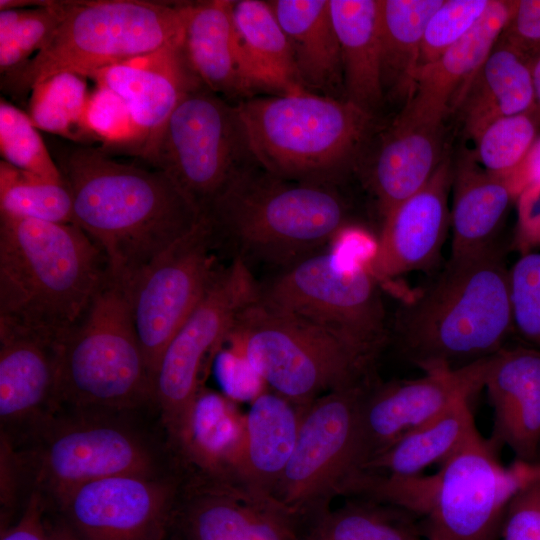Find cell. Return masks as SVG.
Returning <instances> with one entry per match:
<instances>
[{"label":"cell","mask_w":540,"mask_h":540,"mask_svg":"<svg viewBox=\"0 0 540 540\" xmlns=\"http://www.w3.org/2000/svg\"><path fill=\"white\" fill-rule=\"evenodd\" d=\"M58 167L71 192L73 224L98 246L111 280L123 288L203 218L161 170L90 147L71 150Z\"/></svg>","instance_id":"obj_1"},{"label":"cell","mask_w":540,"mask_h":540,"mask_svg":"<svg viewBox=\"0 0 540 540\" xmlns=\"http://www.w3.org/2000/svg\"><path fill=\"white\" fill-rule=\"evenodd\" d=\"M501 245L449 258L432 282L398 309L393 333L424 373L489 358L514 332L509 268Z\"/></svg>","instance_id":"obj_2"},{"label":"cell","mask_w":540,"mask_h":540,"mask_svg":"<svg viewBox=\"0 0 540 540\" xmlns=\"http://www.w3.org/2000/svg\"><path fill=\"white\" fill-rule=\"evenodd\" d=\"M109 279L75 224L0 214V324L60 340Z\"/></svg>","instance_id":"obj_3"},{"label":"cell","mask_w":540,"mask_h":540,"mask_svg":"<svg viewBox=\"0 0 540 540\" xmlns=\"http://www.w3.org/2000/svg\"><path fill=\"white\" fill-rule=\"evenodd\" d=\"M497 445L476 430L432 475L363 474L355 495L402 508L422 519L427 540H499L506 509L540 479V462L504 466Z\"/></svg>","instance_id":"obj_4"},{"label":"cell","mask_w":540,"mask_h":540,"mask_svg":"<svg viewBox=\"0 0 540 540\" xmlns=\"http://www.w3.org/2000/svg\"><path fill=\"white\" fill-rule=\"evenodd\" d=\"M203 215L233 257L283 268L325 250L350 224L334 184L285 179L258 163L236 175Z\"/></svg>","instance_id":"obj_5"},{"label":"cell","mask_w":540,"mask_h":540,"mask_svg":"<svg viewBox=\"0 0 540 540\" xmlns=\"http://www.w3.org/2000/svg\"><path fill=\"white\" fill-rule=\"evenodd\" d=\"M133 413L60 408L50 415L14 446L31 491L55 503L103 478L178 473L171 449L142 429Z\"/></svg>","instance_id":"obj_6"},{"label":"cell","mask_w":540,"mask_h":540,"mask_svg":"<svg viewBox=\"0 0 540 540\" xmlns=\"http://www.w3.org/2000/svg\"><path fill=\"white\" fill-rule=\"evenodd\" d=\"M236 107L259 166L285 179L334 185L356 159L373 119L345 98L310 91L250 97Z\"/></svg>","instance_id":"obj_7"},{"label":"cell","mask_w":540,"mask_h":540,"mask_svg":"<svg viewBox=\"0 0 540 540\" xmlns=\"http://www.w3.org/2000/svg\"><path fill=\"white\" fill-rule=\"evenodd\" d=\"M186 3L143 0L66 1L49 40L23 66L1 76V89L27 97L60 72L95 71L183 41Z\"/></svg>","instance_id":"obj_8"},{"label":"cell","mask_w":540,"mask_h":540,"mask_svg":"<svg viewBox=\"0 0 540 540\" xmlns=\"http://www.w3.org/2000/svg\"><path fill=\"white\" fill-rule=\"evenodd\" d=\"M150 405L153 379L128 299L110 278L59 341L58 409L138 412Z\"/></svg>","instance_id":"obj_9"},{"label":"cell","mask_w":540,"mask_h":540,"mask_svg":"<svg viewBox=\"0 0 540 540\" xmlns=\"http://www.w3.org/2000/svg\"><path fill=\"white\" fill-rule=\"evenodd\" d=\"M224 343L239 351L272 391L301 404L372 380L375 365L329 331L258 297L238 313Z\"/></svg>","instance_id":"obj_10"},{"label":"cell","mask_w":540,"mask_h":540,"mask_svg":"<svg viewBox=\"0 0 540 540\" xmlns=\"http://www.w3.org/2000/svg\"><path fill=\"white\" fill-rule=\"evenodd\" d=\"M258 299L329 331L373 362L389 337L380 283L367 266L328 249L259 284Z\"/></svg>","instance_id":"obj_11"},{"label":"cell","mask_w":540,"mask_h":540,"mask_svg":"<svg viewBox=\"0 0 540 540\" xmlns=\"http://www.w3.org/2000/svg\"><path fill=\"white\" fill-rule=\"evenodd\" d=\"M140 155L167 174L202 214L236 175L257 163L236 105L204 85L182 99Z\"/></svg>","instance_id":"obj_12"},{"label":"cell","mask_w":540,"mask_h":540,"mask_svg":"<svg viewBox=\"0 0 540 540\" xmlns=\"http://www.w3.org/2000/svg\"><path fill=\"white\" fill-rule=\"evenodd\" d=\"M249 264L233 257L219 267L203 296L166 346L153 376L154 402L170 446L182 430L208 362L238 313L258 297Z\"/></svg>","instance_id":"obj_13"},{"label":"cell","mask_w":540,"mask_h":540,"mask_svg":"<svg viewBox=\"0 0 540 540\" xmlns=\"http://www.w3.org/2000/svg\"><path fill=\"white\" fill-rule=\"evenodd\" d=\"M371 381L335 389L313 400L273 497L299 520L328 509L355 476L357 418Z\"/></svg>","instance_id":"obj_14"},{"label":"cell","mask_w":540,"mask_h":540,"mask_svg":"<svg viewBox=\"0 0 540 540\" xmlns=\"http://www.w3.org/2000/svg\"><path fill=\"white\" fill-rule=\"evenodd\" d=\"M216 245L211 226L203 215L189 234L123 288L152 379L166 346L219 268L213 252Z\"/></svg>","instance_id":"obj_15"},{"label":"cell","mask_w":540,"mask_h":540,"mask_svg":"<svg viewBox=\"0 0 540 540\" xmlns=\"http://www.w3.org/2000/svg\"><path fill=\"white\" fill-rule=\"evenodd\" d=\"M183 477L114 476L86 483L54 504L77 540H165Z\"/></svg>","instance_id":"obj_16"},{"label":"cell","mask_w":540,"mask_h":540,"mask_svg":"<svg viewBox=\"0 0 540 540\" xmlns=\"http://www.w3.org/2000/svg\"><path fill=\"white\" fill-rule=\"evenodd\" d=\"M488 359L457 369L425 372L416 379L372 383L358 412L355 476L407 433L483 389Z\"/></svg>","instance_id":"obj_17"},{"label":"cell","mask_w":540,"mask_h":540,"mask_svg":"<svg viewBox=\"0 0 540 540\" xmlns=\"http://www.w3.org/2000/svg\"><path fill=\"white\" fill-rule=\"evenodd\" d=\"M298 523L272 496L195 476L184 480L173 519L183 540H299Z\"/></svg>","instance_id":"obj_18"},{"label":"cell","mask_w":540,"mask_h":540,"mask_svg":"<svg viewBox=\"0 0 540 540\" xmlns=\"http://www.w3.org/2000/svg\"><path fill=\"white\" fill-rule=\"evenodd\" d=\"M453 163L443 159L428 183L383 218L368 269L380 285L436 265L450 228Z\"/></svg>","instance_id":"obj_19"},{"label":"cell","mask_w":540,"mask_h":540,"mask_svg":"<svg viewBox=\"0 0 540 540\" xmlns=\"http://www.w3.org/2000/svg\"><path fill=\"white\" fill-rule=\"evenodd\" d=\"M59 341L0 324L1 435L13 445L58 410Z\"/></svg>","instance_id":"obj_20"},{"label":"cell","mask_w":540,"mask_h":540,"mask_svg":"<svg viewBox=\"0 0 540 540\" xmlns=\"http://www.w3.org/2000/svg\"><path fill=\"white\" fill-rule=\"evenodd\" d=\"M127 104L140 133L138 153L158 135L182 99L203 85L190 68L183 41L89 75Z\"/></svg>","instance_id":"obj_21"},{"label":"cell","mask_w":540,"mask_h":540,"mask_svg":"<svg viewBox=\"0 0 540 540\" xmlns=\"http://www.w3.org/2000/svg\"><path fill=\"white\" fill-rule=\"evenodd\" d=\"M516 0H491L481 20L433 64L421 70L410 99L398 116L443 123L455 111L471 81L499 40Z\"/></svg>","instance_id":"obj_22"},{"label":"cell","mask_w":540,"mask_h":540,"mask_svg":"<svg viewBox=\"0 0 540 540\" xmlns=\"http://www.w3.org/2000/svg\"><path fill=\"white\" fill-rule=\"evenodd\" d=\"M493 409L498 447L508 446L516 459L536 462L540 450V350L504 347L489 357L484 387Z\"/></svg>","instance_id":"obj_23"},{"label":"cell","mask_w":540,"mask_h":540,"mask_svg":"<svg viewBox=\"0 0 540 540\" xmlns=\"http://www.w3.org/2000/svg\"><path fill=\"white\" fill-rule=\"evenodd\" d=\"M442 124L397 116L383 135L366 174L382 219L421 190L445 158Z\"/></svg>","instance_id":"obj_24"},{"label":"cell","mask_w":540,"mask_h":540,"mask_svg":"<svg viewBox=\"0 0 540 540\" xmlns=\"http://www.w3.org/2000/svg\"><path fill=\"white\" fill-rule=\"evenodd\" d=\"M244 416L233 400L204 387L186 422L170 445L180 466L191 476L218 482L237 481L244 437Z\"/></svg>","instance_id":"obj_25"},{"label":"cell","mask_w":540,"mask_h":540,"mask_svg":"<svg viewBox=\"0 0 540 540\" xmlns=\"http://www.w3.org/2000/svg\"><path fill=\"white\" fill-rule=\"evenodd\" d=\"M309 404L294 402L274 391H265L251 401L244 416L236 472L239 483L273 497Z\"/></svg>","instance_id":"obj_26"},{"label":"cell","mask_w":540,"mask_h":540,"mask_svg":"<svg viewBox=\"0 0 540 540\" xmlns=\"http://www.w3.org/2000/svg\"><path fill=\"white\" fill-rule=\"evenodd\" d=\"M451 259L485 252L499 245L498 237L515 196L505 177L486 171L471 152L453 164Z\"/></svg>","instance_id":"obj_27"},{"label":"cell","mask_w":540,"mask_h":540,"mask_svg":"<svg viewBox=\"0 0 540 540\" xmlns=\"http://www.w3.org/2000/svg\"><path fill=\"white\" fill-rule=\"evenodd\" d=\"M232 20L242 74L252 97L256 92L287 95L308 91L268 1H233Z\"/></svg>","instance_id":"obj_28"},{"label":"cell","mask_w":540,"mask_h":540,"mask_svg":"<svg viewBox=\"0 0 540 540\" xmlns=\"http://www.w3.org/2000/svg\"><path fill=\"white\" fill-rule=\"evenodd\" d=\"M232 2H186L183 51L190 68L206 88L227 99L244 100L252 94L240 66Z\"/></svg>","instance_id":"obj_29"},{"label":"cell","mask_w":540,"mask_h":540,"mask_svg":"<svg viewBox=\"0 0 540 540\" xmlns=\"http://www.w3.org/2000/svg\"><path fill=\"white\" fill-rule=\"evenodd\" d=\"M288 40L306 90L339 98L343 73L329 0L268 1Z\"/></svg>","instance_id":"obj_30"},{"label":"cell","mask_w":540,"mask_h":540,"mask_svg":"<svg viewBox=\"0 0 540 540\" xmlns=\"http://www.w3.org/2000/svg\"><path fill=\"white\" fill-rule=\"evenodd\" d=\"M533 107L531 58L499 38L456 110L465 133L472 138L490 122L531 112Z\"/></svg>","instance_id":"obj_31"},{"label":"cell","mask_w":540,"mask_h":540,"mask_svg":"<svg viewBox=\"0 0 540 540\" xmlns=\"http://www.w3.org/2000/svg\"><path fill=\"white\" fill-rule=\"evenodd\" d=\"M339 41L345 99L373 114L384 95L379 0H329Z\"/></svg>","instance_id":"obj_32"},{"label":"cell","mask_w":540,"mask_h":540,"mask_svg":"<svg viewBox=\"0 0 540 540\" xmlns=\"http://www.w3.org/2000/svg\"><path fill=\"white\" fill-rule=\"evenodd\" d=\"M444 0H379L384 93L412 96L426 25Z\"/></svg>","instance_id":"obj_33"},{"label":"cell","mask_w":540,"mask_h":540,"mask_svg":"<svg viewBox=\"0 0 540 540\" xmlns=\"http://www.w3.org/2000/svg\"><path fill=\"white\" fill-rule=\"evenodd\" d=\"M476 430L469 399H462L400 438L368 462L362 472L419 475L432 464L442 463Z\"/></svg>","instance_id":"obj_34"},{"label":"cell","mask_w":540,"mask_h":540,"mask_svg":"<svg viewBox=\"0 0 540 540\" xmlns=\"http://www.w3.org/2000/svg\"><path fill=\"white\" fill-rule=\"evenodd\" d=\"M417 519L402 508L364 499L319 513L299 540H427Z\"/></svg>","instance_id":"obj_35"},{"label":"cell","mask_w":540,"mask_h":540,"mask_svg":"<svg viewBox=\"0 0 540 540\" xmlns=\"http://www.w3.org/2000/svg\"><path fill=\"white\" fill-rule=\"evenodd\" d=\"M85 78L74 72H60L35 85L27 110L33 125L73 140L89 138L84 117L91 93Z\"/></svg>","instance_id":"obj_36"},{"label":"cell","mask_w":540,"mask_h":540,"mask_svg":"<svg viewBox=\"0 0 540 540\" xmlns=\"http://www.w3.org/2000/svg\"><path fill=\"white\" fill-rule=\"evenodd\" d=\"M0 214L73 224V201L66 184L54 183L0 162Z\"/></svg>","instance_id":"obj_37"},{"label":"cell","mask_w":540,"mask_h":540,"mask_svg":"<svg viewBox=\"0 0 540 540\" xmlns=\"http://www.w3.org/2000/svg\"><path fill=\"white\" fill-rule=\"evenodd\" d=\"M66 1L0 10L1 76L23 66L49 40L65 14Z\"/></svg>","instance_id":"obj_38"},{"label":"cell","mask_w":540,"mask_h":540,"mask_svg":"<svg viewBox=\"0 0 540 540\" xmlns=\"http://www.w3.org/2000/svg\"><path fill=\"white\" fill-rule=\"evenodd\" d=\"M540 134V124L531 112L498 118L471 139L475 161L486 171L506 177L522 161Z\"/></svg>","instance_id":"obj_39"},{"label":"cell","mask_w":540,"mask_h":540,"mask_svg":"<svg viewBox=\"0 0 540 540\" xmlns=\"http://www.w3.org/2000/svg\"><path fill=\"white\" fill-rule=\"evenodd\" d=\"M0 152L3 161L20 170L54 183L65 182L27 113L4 99L0 101Z\"/></svg>","instance_id":"obj_40"},{"label":"cell","mask_w":540,"mask_h":540,"mask_svg":"<svg viewBox=\"0 0 540 540\" xmlns=\"http://www.w3.org/2000/svg\"><path fill=\"white\" fill-rule=\"evenodd\" d=\"M490 2L491 0H444L426 25L418 73L433 64L470 32L484 16Z\"/></svg>","instance_id":"obj_41"},{"label":"cell","mask_w":540,"mask_h":540,"mask_svg":"<svg viewBox=\"0 0 540 540\" xmlns=\"http://www.w3.org/2000/svg\"><path fill=\"white\" fill-rule=\"evenodd\" d=\"M509 279L514 332L540 350V252L520 255Z\"/></svg>","instance_id":"obj_42"},{"label":"cell","mask_w":540,"mask_h":540,"mask_svg":"<svg viewBox=\"0 0 540 540\" xmlns=\"http://www.w3.org/2000/svg\"><path fill=\"white\" fill-rule=\"evenodd\" d=\"M84 127L89 138L109 146L137 150L140 133L124 100L109 88L96 85L87 104Z\"/></svg>","instance_id":"obj_43"},{"label":"cell","mask_w":540,"mask_h":540,"mask_svg":"<svg viewBox=\"0 0 540 540\" xmlns=\"http://www.w3.org/2000/svg\"><path fill=\"white\" fill-rule=\"evenodd\" d=\"M216 356V373L226 396L232 400L253 401L266 391L265 382L235 348L221 347Z\"/></svg>","instance_id":"obj_44"},{"label":"cell","mask_w":540,"mask_h":540,"mask_svg":"<svg viewBox=\"0 0 540 540\" xmlns=\"http://www.w3.org/2000/svg\"><path fill=\"white\" fill-rule=\"evenodd\" d=\"M502 540H540V479L521 489L504 516Z\"/></svg>","instance_id":"obj_45"},{"label":"cell","mask_w":540,"mask_h":540,"mask_svg":"<svg viewBox=\"0 0 540 540\" xmlns=\"http://www.w3.org/2000/svg\"><path fill=\"white\" fill-rule=\"evenodd\" d=\"M517 220L512 248L524 255L540 249V182L524 189L516 198Z\"/></svg>","instance_id":"obj_46"},{"label":"cell","mask_w":540,"mask_h":540,"mask_svg":"<svg viewBox=\"0 0 540 540\" xmlns=\"http://www.w3.org/2000/svg\"><path fill=\"white\" fill-rule=\"evenodd\" d=\"M500 38L529 56L540 50V0H516Z\"/></svg>","instance_id":"obj_47"},{"label":"cell","mask_w":540,"mask_h":540,"mask_svg":"<svg viewBox=\"0 0 540 540\" xmlns=\"http://www.w3.org/2000/svg\"><path fill=\"white\" fill-rule=\"evenodd\" d=\"M336 255L368 267L377 249V237L366 229L348 224L340 229L328 245Z\"/></svg>","instance_id":"obj_48"},{"label":"cell","mask_w":540,"mask_h":540,"mask_svg":"<svg viewBox=\"0 0 540 540\" xmlns=\"http://www.w3.org/2000/svg\"><path fill=\"white\" fill-rule=\"evenodd\" d=\"M46 499L39 491H31L20 519L2 529L0 540H54L45 527L43 515Z\"/></svg>","instance_id":"obj_49"},{"label":"cell","mask_w":540,"mask_h":540,"mask_svg":"<svg viewBox=\"0 0 540 540\" xmlns=\"http://www.w3.org/2000/svg\"><path fill=\"white\" fill-rule=\"evenodd\" d=\"M514 196L540 182V134L532 143L519 165L505 177Z\"/></svg>","instance_id":"obj_50"},{"label":"cell","mask_w":540,"mask_h":540,"mask_svg":"<svg viewBox=\"0 0 540 540\" xmlns=\"http://www.w3.org/2000/svg\"><path fill=\"white\" fill-rule=\"evenodd\" d=\"M530 58L534 89V107L532 113L540 124V50L531 55Z\"/></svg>","instance_id":"obj_51"},{"label":"cell","mask_w":540,"mask_h":540,"mask_svg":"<svg viewBox=\"0 0 540 540\" xmlns=\"http://www.w3.org/2000/svg\"><path fill=\"white\" fill-rule=\"evenodd\" d=\"M51 534L54 540H77L64 525L56 532H51Z\"/></svg>","instance_id":"obj_52"},{"label":"cell","mask_w":540,"mask_h":540,"mask_svg":"<svg viewBox=\"0 0 540 540\" xmlns=\"http://www.w3.org/2000/svg\"><path fill=\"white\" fill-rule=\"evenodd\" d=\"M176 540H179V539H176Z\"/></svg>","instance_id":"obj_53"}]
</instances>
